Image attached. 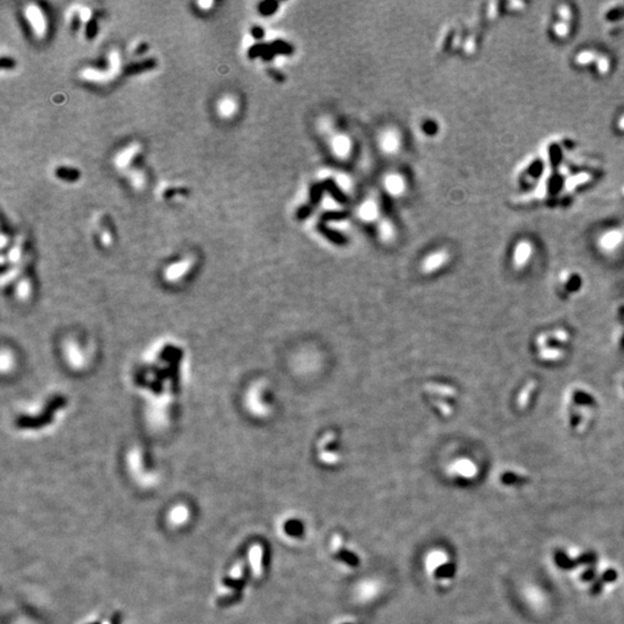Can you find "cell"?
Masks as SVG:
<instances>
[{
	"instance_id": "1",
	"label": "cell",
	"mask_w": 624,
	"mask_h": 624,
	"mask_svg": "<svg viewBox=\"0 0 624 624\" xmlns=\"http://www.w3.org/2000/svg\"><path fill=\"white\" fill-rule=\"evenodd\" d=\"M599 400L595 392L584 384L568 386L562 397L565 427L576 435H583L591 428Z\"/></svg>"
},
{
	"instance_id": "2",
	"label": "cell",
	"mask_w": 624,
	"mask_h": 624,
	"mask_svg": "<svg viewBox=\"0 0 624 624\" xmlns=\"http://www.w3.org/2000/svg\"><path fill=\"white\" fill-rule=\"evenodd\" d=\"M556 289L564 300L581 296L586 289V279L581 272L564 269L557 275Z\"/></svg>"
},
{
	"instance_id": "3",
	"label": "cell",
	"mask_w": 624,
	"mask_h": 624,
	"mask_svg": "<svg viewBox=\"0 0 624 624\" xmlns=\"http://www.w3.org/2000/svg\"><path fill=\"white\" fill-rule=\"evenodd\" d=\"M572 335L566 328L564 327H555L548 331H542L535 336L534 339V348L540 349L543 347H561L565 348L571 342Z\"/></svg>"
},
{
	"instance_id": "4",
	"label": "cell",
	"mask_w": 624,
	"mask_h": 624,
	"mask_svg": "<svg viewBox=\"0 0 624 624\" xmlns=\"http://www.w3.org/2000/svg\"><path fill=\"white\" fill-rule=\"evenodd\" d=\"M535 255L534 244L530 239H519L511 251V266L516 272L525 271Z\"/></svg>"
},
{
	"instance_id": "5",
	"label": "cell",
	"mask_w": 624,
	"mask_h": 624,
	"mask_svg": "<svg viewBox=\"0 0 624 624\" xmlns=\"http://www.w3.org/2000/svg\"><path fill=\"white\" fill-rule=\"evenodd\" d=\"M624 245V228L612 227L606 229L596 238V246L604 255L616 254Z\"/></svg>"
},
{
	"instance_id": "6",
	"label": "cell",
	"mask_w": 624,
	"mask_h": 624,
	"mask_svg": "<svg viewBox=\"0 0 624 624\" xmlns=\"http://www.w3.org/2000/svg\"><path fill=\"white\" fill-rule=\"evenodd\" d=\"M538 391L539 382L537 380L532 378V380L526 381L522 388L519 389V391L516 396V408L522 412L530 408V406L533 403V399L537 396Z\"/></svg>"
},
{
	"instance_id": "7",
	"label": "cell",
	"mask_w": 624,
	"mask_h": 624,
	"mask_svg": "<svg viewBox=\"0 0 624 624\" xmlns=\"http://www.w3.org/2000/svg\"><path fill=\"white\" fill-rule=\"evenodd\" d=\"M25 14L30 27L34 30V33L37 36H43L45 34V30H47V22H45L44 15L42 13L40 7L34 5V4H30L29 6L26 7Z\"/></svg>"
},
{
	"instance_id": "8",
	"label": "cell",
	"mask_w": 624,
	"mask_h": 624,
	"mask_svg": "<svg viewBox=\"0 0 624 624\" xmlns=\"http://www.w3.org/2000/svg\"><path fill=\"white\" fill-rule=\"evenodd\" d=\"M535 356L540 362L543 363H558L563 361L566 356V349L561 347H543L535 349Z\"/></svg>"
},
{
	"instance_id": "9",
	"label": "cell",
	"mask_w": 624,
	"mask_h": 624,
	"mask_svg": "<svg viewBox=\"0 0 624 624\" xmlns=\"http://www.w3.org/2000/svg\"><path fill=\"white\" fill-rule=\"evenodd\" d=\"M381 147L388 154H393L400 147V137L394 130H386L382 133Z\"/></svg>"
},
{
	"instance_id": "10",
	"label": "cell",
	"mask_w": 624,
	"mask_h": 624,
	"mask_svg": "<svg viewBox=\"0 0 624 624\" xmlns=\"http://www.w3.org/2000/svg\"><path fill=\"white\" fill-rule=\"evenodd\" d=\"M140 152V146L137 144H133L131 146H128L126 148L120 151L114 158V166H116L118 169H124L129 166L130 163L132 162L135 156Z\"/></svg>"
},
{
	"instance_id": "11",
	"label": "cell",
	"mask_w": 624,
	"mask_h": 624,
	"mask_svg": "<svg viewBox=\"0 0 624 624\" xmlns=\"http://www.w3.org/2000/svg\"><path fill=\"white\" fill-rule=\"evenodd\" d=\"M332 152L334 153L335 156L338 158H347L349 155V153L351 151V141L349 140V138L342 135L335 136L332 139Z\"/></svg>"
},
{
	"instance_id": "12",
	"label": "cell",
	"mask_w": 624,
	"mask_h": 624,
	"mask_svg": "<svg viewBox=\"0 0 624 624\" xmlns=\"http://www.w3.org/2000/svg\"><path fill=\"white\" fill-rule=\"evenodd\" d=\"M237 109H238L237 101L231 96L222 97L220 101L217 102V105H216L217 113H219V116L222 118H230L232 116H235V113L237 112Z\"/></svg>"
},
{
	"instance_id": "13",
	"label": "cell",
	"mask_w": 624,
	"mask_h": 624,
	"mask_svg": "<svg viewBox=\"0 0 624 624\" xmlns=\"http://www.w3.org/2000/svg\"><path fill=\"white\" fill-rule=\"evenodd\" d=\"M384 185L386 191L392 196H400L405 191L404 178L398 174H390L386 176Z\"/></svg>"
},
{
	"instance_id": "14",
	"label": "cell",
	"mask_w": 624,
	"mask_h": 624,
	"mask_svg": "<svg viewBox=\"0 0 624 624\" xmlns=\"http://www.w3.org/2000/svg\"><path fill=\"white\" fill-rule=\"evenodd\" d=\"M358 214L363 220L371 221L375 220L378 215V206L372 200H366L362 202V205L358 208Z\"/></svg>"
},
{
	"instance_id": "15",
	"label": "cell",
	"mask_w": 624,
	"mask_h": 624,
	"mask_svg": "<svg viewBox=\"0 0 624 624\" xmlns=\"http://www.w3.org/2000/svg\"><path fill=\"white\" fill-rule=\"evenodd\" d=\"M600 58L599 53H596L594 50H581L576 56V63L580 66H587L592 64L593 61H598Z\"/></svg>"
},
{
	"instance_id": "16",
	"label": "cell",
	"mask_w": 624,
	"mask_h": 624,
	"mask_svg": "<svg viewBox=\"0 0 624 624\" xmlns=\"http://www.w3.org/2000/svg\"><path fill=\"white\" fill-rule=\"evenodd\" d=\"M553 30H554V34L557 37L565 38L570 33V25L565 20H561L560 19V21H557L556 24H554Z\"/></svg>"
},
{
	"instance_id": "17",
	"label": "cell",
	"mask_w": 624,
	"mask_h": 624,
	"mask_svg": "<svg viewBox=\"0 0 624 624\" xmlns=\"http://www.w3.org/2000/svg\"><path fill=\"white\" fill-rule=\"evenodd\" d=\"M130 176H131V177H130V178H131L132 186L136 187L137 190L143 189L144 184H145L144 175L141 174L140 171H133V172H131V175H130Z\"/></svg>"
},
{
	"instance_id": "18",
	"label": "cell",
	"mask_w": 624,
	"mask_h": 624,
	"mask_svg": "<svg viewBox=\"0 0 624 624\" xmlns=\"http://www.w3.org/2000/svg\"><path fill=\"white\" fill-rule=\"evenodd\" d=\"M502 478H503L504 482H507V483H515V482L519 481V480H524L523 477H520L519 474H516L514 472L505 473Z\"/></svg>"
},
{
	"instance_id": "19",
	"label": "cell",
	"mask_w": 624,
	"mask_h": 624,
	"mask_svg": "<svg viewBox=\"0 0 624 624\" xmlns=\"http://www.w3.org/2000/svg\"><path fill=\"white\" fill-rule=\"evenodd\" d=\"M90 15H91V12L89 11V9H81V10H80V19H81L82 21H88V20H89Z\"/></svg>"
},
{
	"instance_id": "20",
	"label": "cell",
	"mask_w": 624,
	"mask_h": 624,
	"mask_svg": "<svg viewBox=\"0 0 624 624\" xmlns=\"http://www.w3.org/2000/svg\"><path fill=\"white\" fill-rule=\"evenodd\" d=\"M198 5L200 6L201 9H208V7L213 5V3L212 2H199Z\"/></svg>"
},
{
	"instance_id": "21",
	"label": "cell",
	"mask_w": 624,
	"mask_h": 624,
	"mask_svg": "<svg viewBox=\"0 0 624 624\" xmlns=\"http://www.w3.org/2000/svg\"><path fill=\"white\" fill-rule=\"evenodd\" d=\"M618 129L621 131H624V114H622L621 118H618Z\"/></svg>"
},
{
	"instance_id": "22",
	"label": "cell",
	"mask_w": 624,
	"mask_h": 624,
	"mask_svg": "<svg viewBox=\"0 0 624 624\" xmlns=\"http://www.w3.org/2000/svg\"><path fill=\"white\" fill-rule=\"evenodd\" d=\"M621 391H622V393H623V396H624V382L622 383V386H621Z\"/></svg>"
}]
</instances>
